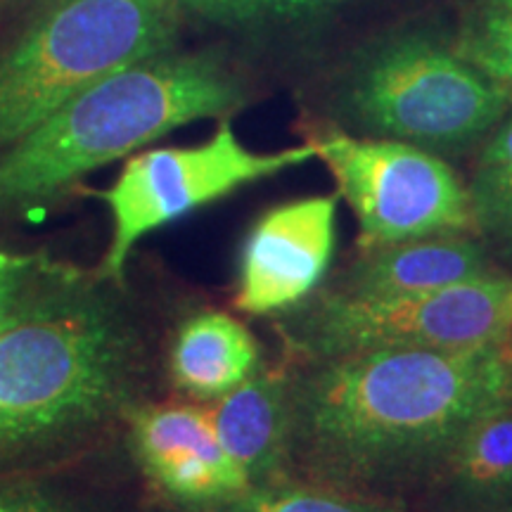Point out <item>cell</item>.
Returning <instances> with one entry per match:
<instances>
[{
  "instance_id": "obj_1",
  "label": "cell",
  "mask_w": 512,
  "mask_h": 512,
  "mask_svg": "<svg viewBox=\"0 0 512 512\" xmlns=\"http://www.w3.org/2000/svg\"><path fill=\"white\" fill-rule=\"evenodd\" d=\"M510 403L503 347L325 358L292 380L290 460L335 489H392L437 477L470 427Z\"/></svg>"
},
{
  "instance_id": "obj_16",
  "label": "cell",
  "mask_w": 512,
  "mask_h": 512,
  "mask_svg": "<svg viewBox=\"0 0 512 512\" xmlns=\"http://www.w3.org/2000/svg\"><path fill=\"white\" fill-rule=\"evenodd\" d=\"M228 512H406L396 505L373 501L354 491L325 484L268 482L256 484L233 503Z\"/></svg>"
},
{
  "instance_id": "obj_7",
  "label": "cell",
  "mask_w": 512,
  "mask_h": 512,
  "mask_svg": "<svg viewBox=\"0 0 512 512\" xmlns=\"http://www.w3.org/2000/svg\"><path fill=\"white\" fill-rule=\"evenodd\" d=\"M510 332L512 278L498 273L392 299L330 292L294 325L299 349L320 361L363 351L501 347Z\"/></svg>"
},
{
  "instance_id": "obj_23",
  "label": "cell",
  "mask_w": 512,
  "mask_h": 512,
  "mask_svg": "<svg viewBox=\"0 0 512 512\" xmlns=\"http://www.w3.org/2000/svg\"><path fill=\"white\" fill-rule=\"evenodd\" d=\"M501 347H503V351H505V356H508L510 361H512V332L508 335V339H505V342L501 344Z\"/></svg>"
},
{
  "instance_id": "obj_6",
  "label": "cell",
  "mask_w": 512,
  "mask_h": 512,
  "mask_svg": "<svg viewBox=\"0 0 512 512\" xmlns=\"http://www.w3.org/2000/svg\"><path fill=\"white\" fill-rule=\"evenodd\" d=\"M316 157L311 143L259 152L242 145L228 119L200 145L155 147L126 157L124 166L100 200L110 211L112 235L100 278L119 283L133 249L147 235L192 211L221 200L242 185L278 176Z\"/></svg>"
},
{
  "instance_id": "obj_24",
  "label": "cell",
  "mask_w": 512,
  "mask_h": 512,
  "mask_svg": "<svg viewBox=\"0 0 512 512\" xmlns=\"http://www.w3.org/2000/svg\"><path fill=\"white\" fill-rule=\"evenodd\" d=\"M479 512H512V503L498 505V508H489V510H479Z\"/></svg>"
},
{
  "instance_id": "obj_11",
  "label": "cell",
  "mask_w": 512,
  "mask_h": 512,
  "mask_svg": "<svg viewBox=\"0 0 512 512\" xmlns=\"http://www.w3.org/2000/svg\"><path fill=\"white\" fill-rule=\"evenodd\" d=\"M228 456L249 484L278 482L292 451V380L259 368L209 408Z\"/></svg>"
},
{
  "instance_id": "obj_9",
  "label": "cell",
  "mask_w": 512,
  "mask_h": 512,
  "mask_svg": "<svg viewBox=\"0 0 512 512\" xmlns=\"http://www.w3.org/2000/svg\"><path fill=\"white\" fill-rule=\"evenodd\" d=\"M337 245V195H316L266 211L240 256L235 304L266 316L292 309L316 290Z\"/></svg>"
},
{
  "instance_id": "obj_20",
  "label": "cell",
  "mask_w": 512,
  "mask_h": 512,
  "mask_svg": "<svg viewBox=\"0 0 512 512\" xmlns=\"http://www.w3.org/2000/svg\"><path fill=\"white\" fill-rule=\"evenodd\" d=\"M0 512H74L62 494L46 484H0Z\"/></svg>"
},
{
  "instance_id": "obj_8",
  "label": "cell",
  "mask_w": 512,
  "mask_h": 512,
  "mask_svg": "<svg viewBox=\"0 0 512 512\" xmlns=\"http://www.w3.org/2000/svg\"><path fill=\"white\" fill-rule=\"evenodd\" d=\"M309 143L335 176L337 195L354 211L363 249L475 228L467 188L425 147L354 138L335 128L318 131Z\"/></svg>"
},
{
  "instance_id": "obj_13",
  "label": "cell",
  "mask_w": 512,
  "mask_h": 512,
  "mask_svg": "<svg viewBox=\"0 0 512 512\" xmlns=\"http://www.w3.org/2000/svg\"><path fill=\"white\" fill-rule=\"evenodd\" d=\"M176 387L195 399H219L259 370V344L238 318L223 311L190 316L169 356Z\"/></svg>"
},
{
  "instance_id": "obj_2",
  "label": "cell",
  "mask_w": 512,
  "mask_h": 512,
  "mask_svg": "<svg viewBox=\"0 0 512 512\" xmlns=\"http://www.w3.org/2000/svg\"><path fill=\"white\" fill-rule=\"evenodd\" d=\"M143 330L110 287L76 271L0 323V470L53 456L133 411L147 375Z\"/></svg>"
},
{
  "instance_id": "obj_12",
  "label": "cell",
  "mask_w": 512,
  "mask_h": 512,
  "mask_svg": "<svg viewBox=\"0 0 512 512\" xmlns=\"http://www.w3.org/2000/svg\"><path fill=\"white\" fill-rule=\"evenodd\" d=\"M489 273V261L479 242L463 233L432 235L366 249L335 292L356 299H392L444 290Z\"/></svg>"
},
{
  "instance_id": "obj_15",
  "label": "cell",
  "mask_w": 512,
  "mask_h": 512,
  "mask_svg": "<svg viewBox=\"0 0 512 512\" xmlns=\"http://www.w3.org/2000/svg\"><path fill=\"white\" fill-rule=\"evenodd\" d=\"M467 195L475 228L512 249V112L484 145Z\"/></svg>"
},
{
  "instance_id": "obj_5",
  "label": "cell",
  "mask_w": 512,
  "mask_h": 512,
  "mask_svg": "<svg viewBox=\"0 0 512 512\" xmlns=\"http://www.w3.org/2000/svg\"><path fill=\"white\" fill-rule=\"evenodd\" d=\"M510 102L512 95L475 64L425 36L384 43L347 91L358 124L425 150L475 143L501 124Z\"/></svg>"
},
{
  "instance_id": "obj_10",
  "label": "cell",
  "mask_w": 512,
  "mask_h": 512,
  "mask_svg": "<svg viewBox=\"0 0 512 512\" xmlns=\"http://www.w3.org/2000/svg\"><path fill=\"white\" fill-rule=\"evenodd\" d=\"M128 427L138 465L169 498L228 505L252 486L223 448L209 408L138 406L128 413Z\"/></svg>"
},
{
  "instance_id": "obj_17",
  "label": "cell",
  "mask_w": 512,
  "mask_h": 512,
  "mask_svg": "<svg viewBox=\"0 0 512 512\" xmlns=\"http://www.w3.org/2000/svg\"><path fill=\"white\" fill-rule=\"evenodd\" d=\"M344 0H181L185 17H197L223 27L283 22L328 10Z\"/></svg>"
},
{
  "instance_id": "obj_22",
  "label": "cell",
  "mask_w": 512,
  "mask_h": 512,
  "mask_svg": "<svg viewBox=\"0 0 512 512\" xmlns=\"http://www.w3.org/2000/svg\"><path fill=\"white\" fill-rule=\"evenodd\" d=\"M491 8H501V10H508L512 12V0H489Z\"/></svg>"
},
{
  "instance_id": "obj_18",
  "label": "cell",
  "mask_w": 512,
  "mask_h": 512,
  "mask_svg": "<svg viewBox=\"0 0 512 512\" xmlns=\"http://www.w3.org/2000/svg\"><path fill=\"white\" fill-rule=\"evenodd\" d=\"M458 53L512 95V12L489 5L465 34Z\"/></svg>"
},
{
  "instance_id": "obj_21",
  "label": "cell",
  "mask_w": 512,
  "mask_h": 512,
  "mask_svg": "<svg viewBox=\"0 0 512 512\" xmlns=\"http://www.w3.org/2000/svg\"><path fill=\"white\" fill-rule=\"evenodd\" d=\"M43 0H3V5H0V12H8L12 17H19L24 15V12H29L31 8H36V5H41Z\"/></svg>"
},
{
  "instance_id": "obj_3",
  "label": "cell",
  "mask_w": 512,
  "mask_h": 512,
  "mask_svg": "<svg viewBox=\"0 0 512 512\" xmlns=\"http://www.w3.org/2000/svg\"><path fill=\"white\" fill-rule=\"evenodd\" d=\"M247 86L214 50L171 48L102 76L0 152V223L50 207L83 176L176 128L228 119Z\"/></svg>"
},
{
  "instance_id": "obj_4",
  "label": "cell",
  "mask_w": 512,
  "mask_h": 512,
  "mask_svg": "<svg viewBox=\"0 0 512 512\" xmlns=\"http://www.w3.org/2000/svg\"><path fill=\"white\" fill-rule=\"evenodd\" d=\"M181 0H43L0 38V152L76 93L178 48Z\"/></svg>"
},
{
  "instance_id": "obj_14",
  "label": "cell",
  "mask_w": 512,
  "mask_h": 512,
  "mask_svg": "<svg viewBox=\"0 0 512 512\" xmlns=\"http://www.w3.org/2000/svg\"><path fill=\"white\" fill-rule=\"evenodd\" d=\"M437 477L470 512L512 503V403L472 425Z\"/></svg>"
},
{
  "instance_id": "obj_25",
  "label": "cell",
  "mask_w": 512,
  "mask_h": 512,
  "mask_svg": "<svg viewBox=\"0 0 512 512\" xmlns=\"http://www.w3.org/2000/svg\"><path fill=\"white\" fill-rule=\"evenodd\" d=\"M0 5H3V0H0Z\"/></svg>"
},
{
  "instance_id": "obj_19",
  "label": "cell",
  "mask_w": 512,
  "mask_h": 512,
  "mask_svg": "<svg viewBox=\"0 0 512 512\" xmlns=\"http://www.w3.org/2000/svg\"><path fill=\"white\" fill-rule=\"evenodd\" d=\"M62 268L55 261L41 254H24L0 249V323L17 309L29 294L43 287L50 280L62 275Z\"/></svg>"
}]
</instances>
